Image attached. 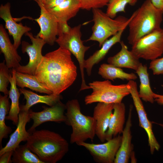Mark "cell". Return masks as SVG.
Returning <instances> with one entry per match:
<instances>
[{
  "label": "cell",
  "mask_w": 163,
  "mask_h": 163,
  "mask_svg": "<svg viewBox=\"0 0 163 163\" xmlns=\"http://www.w3.org/2000/svg\"><path fill=\"white\" fill-rule=\"evenodd\" d=\"M136 72L139 76L140 81L139 92L140 98L146 102L153 103L155 101L153 96L154 93L150 87L149 75L146 66L143 65L142 63L136 71Z\"/></svg>",
  "instance_id": "cell-27"
},
{
  "label": "cell",
  "mask_w": 163,
  "mask_h": 163,
  "mask_svg": "<svg viewBox=\"0 0 163 163\" xmlns=\"http://www.w3.org/2000/svg\"><path fill=\"white\" fill-rule=\"evenodd\" d=\"M26 143L44 163H56L69 150L68 141L59 134L47 129L35 130Z\"/></svg>",
  "instance_id": "cell-2"
},
{
  "label": "cell",
  "mask_w": 163,
  "mask_h": 163,
  "mask_svg": "<svg viewBox=\"0 0 163 163\" xmlns=\"http://www.w3.org/2000/svg\"><path fill=\"white\" fill-rule=\"evenodd\" d=\"M5 60L0 63V91L4 95H8L9 91L7 89L10 83V73L9 68L5 64Z\"/></svg>",
  "instance_id": "cell-31"
},
{
  "label": "cell",
  "mask_w": 163,
  "mask_h": 163,
  "mask_svg": "<svg viewBox=\"0 0 163 163\" xmlns=\"http://www.w3.org/2000/svg\"><path fill=\"white\" fill-rule=\"evenodd\" d=\"M130 159H131V163H136V159L135 157V152L133 151L131 152L130 157Z\"/></svg>",
  "instance_id": "cell-39"
},
{
  "label": "cell",
  "mask_w": 163,
  "mask_h": 163,
  "mask_svg": "<svg viewBox=\"0 0 163 163\" xmlns=\"http://www.w3.org/2000/svg\"><path fill=\"white\" fill-rule=\"evenodd\" d=\"M153 96L155 101H156L158 104L163 106V95L154 93Z\"/></svg>",
  "instance_id": "cell-38"
},
{
  "label": "cell",
  "mask_w": 163,
  "mask_h": 163,
  "mask_svg": "<svg viewBox=\"0 0 163 163\" xmlns=\"http://www.w3.org/2000/svg\"><path fill=\"white\" fill-rule=\"evenodd\" d=\"M8 96L0 95V144L1 149L2 148V141L3 139L7 138L8 134L12 131L11 128L7 126L5 121L6 115L8 113L11 107Z\"/></svg>",
  "instance_id": "cell-28"
},
{
  "label": "cell",
  "mask_w": 163,
  "mask_h": 163,
  "mask_svg": "<svg viewBox=\"0 0 163 163\" xmlns=\"http://www.w3.org/2000/svg\"><path fill=\"white\" fill-rule=\"evenodd\" d=\"M88 85L92 92L85 96L84 101L86 105L95 102L120 103L125 97L130 94L127 84L115 85L106 80L94 81Z\"/></svg>",
  "instance_id": "cell-6"
},
{
  "label": "cell",
  "mask_w": 163,
  "mask_h": 163,
  "mask_svg": "<svg viewBox=\"0 0 163 163\" xmlns=\"http://www.w3.org/2000/svg\"><path fill=\"white\" fill-rule=\"evenodd\" d=\"M0 49L4 56L5 64L9 68L15 69L21 65V60L17 49L10 41L8 35L2 24L0 25Z\"/></svg>",
  "instance_id": "cell-18"
},
{
  "label": "cell",
  "mask_w": 163,
  "mask_h": 163,
  "mask_svg": "<svg viewBox=\"0 0 163 163\" xmlns=\"http://www.w3.org/2000/svg\"><path fill=\"white\" fill-rule=\"evenodd\" d=\"M80 9V3L77 0H67L56 7L46 9L59 22H66L75 16Z\"/></svg>",
  "instance_id": "cell-23"
},
{
  "label": "cell",
  "mask_w": 163,
  "mask_h": 163,
  "mask_svg": "<svg viewBox=\"0 0 163 163\" xmlns=\"http://www.w3.org/2000/svg\"><path fill=\"white\" fill-rule=\"evenodd\" d=\"M17 86L21 88H27L33 91L47 94H53L47 88L40 83L35 75L23 73L15 70Z\"/></svg>",
  "instance_id": "cell-25"
},
{
  "label": "cell",
  "mask_w": 163,
  "mask_h": 163,
  "mask_svg": "<svg viewBox=\"0 0 163 163\" xmlns=\"http://www.w3.org/2000/svg\"><path fill=\"white\" fill-rule=\"evenodd\" d=\"M67 0H50L45 4L43 5L46 9L56 7L62 3Z\"/></svg>",
  "instance_id": "cell-36"
},
{
  "label": "cell",
  "mask_w": 163,
  "mask_h": 163,
  "mask_svg": "<svg viewBox=\"0 0 163 163\" xmlns=\"http://www.w3.org/2000/svg\"><path fill=\"white\" fill-rule=\"evenodd\" d=\"M121 139L122 136L118 135L102 144L84 142L80 143L79 145L83 147L88 151L96 162L114 163Z\"/></svg>",
  "instance_id": "cell-11"
},
{
  "label": "cell",
  "mask_w": 163,
  "mask_h": 163,
  "mask_svg": "<svg viewBox=\"0 0 163 163\" xmlns=\"http://www.w3.org/2000/svg\"><path fill=\"white\" fill-rule=\"evenodd\" d=\"M92 10L94 24L92 27V34L87 41H96L98 42L100 47L109 37L122 30L125 29L132 18V15L129 18L119 16L113 18L100 8Z\"/></svg>",
  "instance_id": "cell-5"
},
{
  "label": "cell",
  "mask_w": 163,
  "mask_h": 163,
  "mask_svg": "<svg viewBox=\"0 0 163 163\" xmlns=\"http://www.w3.org/2000/svg\"><path fill=\"white\" fill-rule=\"evenodd\" d=\"M125 114L126 107L123 103L114 104L113 111L106 133V141L122 133L124 128Z\"/></svg>",
  "instance_id": "cell-20"
},
{
  "label": "cell",
  "mask_w": 163,
  "mask_h": 163,
  "mask_svg": "<svg viewBox=\"0 0 163 163\" xmlns=\"http://www.w3.org/2000/svg\"><path fill=\"white\" fill-rule=\"evenodd\" d=\"M11 7L9 2L4 5L1 4L0 6V17L5 22V29L8 30L9 35L12 36L13 44L17 49L21 43L22 36L30 32L31 29L26 25L24 26L21 23H16L11 16Z\"/></svg>",
  "instance_id": "cell-14"
},
{
  "label": "cell",
  "mask_w": 163,
  "mask_h": 163,
  "mask_svg": "<svg viewBox=\"0 0 163 163\" xmlns=\"http://www.w3.org/2000/svg\"><path fill=\"white\" fill-rule=\"evenodd\" d=\"M127 84L138 115L139 126L143 128L146 133L150 153L153 154L155 151L159 150L160 145L153 132L152 122L150 121L148 119L139 95L136 82L134 80H131L129 81Z\"/></svg>",
  "instance_id": "cell-9"
},
{
  "label": "cell",
  "mask_w": 163,
  "mask_h": 163,
  "mask_svg": "<svg viewBox=\"0 0 163 163\" xmlns=\"http://www.w3.org/2000/svg\"><path fill=\"white\" fill-rule=\"evenodd\" d=\"M138 0H110L107 5L106 13L110 17L114 18L117 13L125 12L127 5H134Z\"/></svg>",
  "instance_id": "cell-30"
},
{
  "label": "cell",
  "mask_w": 163,
  "mask_h": 163,
  "mask_svg": "<svg viewBox=\"0 0 163 163\" xmlns=\"http://www.w3.org/2000/svg\"><path fill=\"white\" fill-rule=\"evenodd\" d=\"M149 69L152 71L154 75L163 74V57L152 60Z\"/></svg>",
  "instance_id": "cell-33"
},
{
  "label": "cell",
  "mask_w": 163,
  "mask_h": 163,
  "mask_svg": "<svg viewBox=\"0 0 163 163\" xmlns=\"http://www.w3.org/2000/svg\"><path fill=\"white\" fill-rule=\"evenodd\" d=\"M11 74L9 78L10 84L9 92V97L11 100V104L8 115L6 117V120H10L13 124L17 126L18 120V115L20 111L19 99L21 94L19 89L17 87L15 79V70L12 68Z\"/></svg>",
  "instance_id": "cell-24"
},
{
  "label": "cell",
  "mask_w": 163,
  "mask_h": 163,
  "mask_svg": "<svg viewBox=\"0 0 163 163\" xmlns=\"http://www.w3.org/2000/svg\"><path fill=\"white\" fill-rule=\"evenodd\" d=\"M125 30H120L111 37L106 40L100 49L96 51L85 60L84 68L88 76L91 74L92 69L94 66L99 63L104 59L113 46L118 43H120L122 34Z\"/></svg>",
  "instance_id": "cell-21"
},
{
  "label": "cell",
  "mask_w": 163,
  "mask_h": 163,
  "mask_svg": "<svg viewBox=\"0 0 163 163\" xmlns=\"http://www.w3.org/2000/svg\"><path fill=\"white\" fill-rule=\"evenodd\" d=\"M98 73L105 79L113 81L117 78L129 81L135 80L137 78L134 73H126L121 68L109 64H102L99 68Z\"/></svg>",
  "instance_id": "cell-26"
},
{
  "label": "cell",
  "mask_w": 163,
  "mask_h": 163,
  "mask_svg": "<svg viewBox=\"0 0 163 163\" xmlns=\"http://www.w3.org/2000/svg\"><path fill=\"white\" fill-rule=\"evenodd\" d=\"M37 0L40 2L43 5L45 4L46 2H47L50 0Z\"/></svg>",
  "instance_id": "cell-40"
},
{
  "label": "cell",
  "mask_w": 163,
  "mask_h": 163,
  "mask_svg": "<svg viewBox=\"0 0 163 163\" xmlns=\"http://www.w3.org/2000/svg\"><path fill=\"white\" fill-rule=\"evenodd\" d=\"M163 14L150 0H145L132 15L128 26V43L132 45L143 37L161 28Z\"/></svg>",
  "instance_id": "cell-3"
},
{
  "label": "cell",
  "mask_w": 163,
  "mask_h": 163,
  "mask_svg": "<svg viewBox=\"0 0 163 163\" xmlns=\"http://www.w3.org/2000/svg\"><path fill=\"white\" fill-rule=\"evenodd\" d=\"M66 105V119L65 123L71 126L72 129L70 143L79 145L88 139L92 141L96 135V122L93 117L82 114L79 102L76 99L69 100Z\"/></svg>",
  "instance_id": "cell-4"
},
{
  "label": "cell",
  "mask_w": 163,
  "mask_h": 163,
  "mask_svg": "<svg viewBox=\"0 0 163 163\" xmlns=\"http://www.w3.org/2000/svg\"><path fill=\"white\" fill-rule=\"evenodd\" d=\"M42 107L43 110L40 112H35L29 110L31 119L33 121L32 125L27 130L30 133L35 130L37 127L44 123L51 121L65 123L66 121V116L64 114L66 105L61 101L52 106H43Z\"/></svg>",
  "instance_id": "cell-12"
},
{
  "label": "cell",
  "mask_w": 163,
  "mask_h": 163,
  "mask_svg": "<svg viewBox=\"0 0 163 163\" xmlns=\"http://www.w3.org/2000/svg\"><path fill=\"white\" fill-rule=\"evenodd\" d=\"M36 1L40 8V17L35 20L40 28L37 36L43 39L46 43L53 45L58 35L59 22L56 18L49 12L40 2Z\"/></svg>",
  "instance_id": "cell-13"
},
{
  "label": "cell",
  "mask_w": 163,
  "mask_h": 163,
  "mask_svg": "<svg viewBox=\"0 0 163 163\" xmlns=\"http://www.w3.org/2000/svg\"><path fill=\"white\" fill-rule=\"evenodd\" d=\"M133 107L132 105L129 107L127 119L122 133L120 145L114 163H128L130 154L133 151L131 131Z\"/></svg>",
  "instance_id": "cell-17"
},
{
  "label": "cell",
  "mask_w": 163,
  "mask_h": 163,
  "mask_svg": "<svg viewBox=\"0 0 163 163\" xmlns=\"http://www.w3.org/2000/svg\"><path fill=\"white\" fill-rule=\"evenodd\" d=\"M81 27L79 24L71 28L68 32L58 36L56 40L59 47L69 51L78 62L82 79L79 91L90 88L85 83L84 72L85 53L90 46H85L81 39Z\"/></svg>",
  "instance_id": "cell-7"
},
{
  "label": "cell",
  "mask_w": 163,
  "mask_h": 163,
  "mask_svg": "<svg viewBox=\"0 0 163 163\" xmlns=\"http://www.w3.org/2000/svg\"><path fill=\"white\" fill-rule=\"evenodd\" d=\"M154 123H156V124H157L160 126H161L162 127H163V123H156L154 122H153Z\"/></svg>",
  "instance_id": "cell-41"
},
{
  "label": "cell",
  "mask_w": 163,
  "mask_h": 163,
  "mask_svg": "<svg viewBox=\"0 0 163 163\" xmlns=\"http://www.w3.org/2000/svg\"><path fill=\"white\" fill-rule=\"evenodd\" d=\"M25 35L29 37L32 42L30 44L23 41L21 43L22 52L27 53L29 57V62L27 65H20L15 69L18 72L35 75L37 69L43 57L42 50L46 43L43 39L37 35L34 36L30 32Z\"/></svg>",
  "instance_id": "cell-10"
},
{
  "label": "cell",
  "mask_w": 163,
  "mask_h": 163,
  "mask_svg": "<svg viewBox=\"0 0 163 163\" xmlns=\"http://www.w3.org/2000/svg\"><path fill=\"white\" fill-rule=\"evenodd\" d=\"M71 28V27L68 25L67 22H59L58 37L68 32Z\"/></svg>",
  "instance_id": "cell-35"
},
{
  "label": "cell",
  "mask_w": 163,
  "mask_h": 163,
  "mask_svg": "<svg viewBox=\"0 0 163 163\" xmlns=\"http://www.w3.org/2000/svg\"><path fill=\"white\" fill-rule=\"evenodd\" d=\"M19 89L21 93L24 95V98L26 100L25 105L20 106V110H29L32 106L39 103L45 104L51 107L60 101L62 98L60 94H52L41 95L24 88H21Z\"/></svg>",
  "instance_id": "cell-22"
},
{
  "label": "cell",
  "mask_w": 163,
  "mask_h": 163,
  "mask_svg": "<svg viewBox=\"0 0 163 163\" xmlns=\"http://www.w3.org/2000/svg\"><path fill=\"white\" fill-rule=\"evenodd\" d=\"M138 58L152 60L163 53V29L143 37L132 45L131 50Z\"/></svg>",
  "instance_id": "cell-8"
},
{
  "label": "cell",
  "mask_w": 163,
  "mask_h": 163,
  "mask_svg": "<svg viewBox=\"0 0 163 163\" xmlns=\"http://www.w3.org/2000/svg\"><path fill=\"white\" fill-rule=\"evenodd\" d=\"M114 104L98 102L94 109L93 117L96 122L95 135L102 142L106 141V133Z\"/></svg>",
  "instance_id": "cell-16"
},
{
  "label": "cell",
  "mask_w": 163,
  "mask_h": 163,
  "mask_svg": "<svg viewBox=\"0 0 163 163\" xmlns=\"http://www.w3.org/2000/svg\"><path fill=\"white\" fill-rule=\"evenodd\" d=\"M152 5L163 14V0H150Z\"/></svg>",
  "instance_id": "cell-37"
},
{
  "label": "cell",
  "mask_w": 163,
  "mask_h": 163,
  "mask_svg": "<svg viewBox=\"0 0 163 163\" xmlns=\"http://www.w3.org/2000/svg\"><path fill=\"white\" fill-rule=\"evenodd\" d=\"M120 51L113 56L109 57L107 62L109 64L120 68H124L137 70L141 63L139 59L129 51L123 41H121Z\"/></svg>",
  "instance_id": "cell-19"
},
{
  "label": "cell",
  "mask_w": 163,
  "mask_h": 163,
  "mask_svg": "<svg viewBox=\"0 0 163 163\" xmlns=\"http://www.w3.org/2000/svg\"><path fill=\"white\" fill-rule=\"evenodd\" d=\"M31 119L29 110H20L17 128L10 136L9 139L5 146L1 149L0 156L6 152L14 150L21 142L27 141L31 133L26 130V126Z\"/></svg>",
  "instance_id": "cell-15"
},
{
  "label": "cell",
  "mask_w": 163,
  "mask_h": 163,
  "mask_svg": "<svg viewBox=\"0 0 163 163\" xmlns=\"http://www.w3.org/2000/svg\"><path fill=\"white\" fill-rule=\"evenodd\" d=\"M80 5L81 9L89 11L95 8H102L107 6L110 0H77Z\"/></svg>",
  "instance_id": "cell-32"
},
{
  "label": "cell",
  "mask_w": 163,
  "mask_h": 163,
  "mask_svg": "<svg viewBox=\"0 0 163 163\" xmlns=\"http://www.w3.org/2000/svg\"><path fill=\"white\" fill-rule=\"evenodd\" d=\"M13 150L6 152L0 156V163H12V158Z\"/></svg>",
  "instance_id": "cell-34"
},
{
  "label": "cell",
  "mask_w": 163,
  "mask_h": 163,
  "mask_svg": "<svg viewBox=\"0 0 163 163\" xmlns=\"http://www.w3.org/2000/svg\"><path fill=\"white\" fill-rule=\"evenodd\" d=\"M77 75L71 53L59 47L43 56L35 75L53 94H59L73 84Z\"/></svg>",
  "instance_id": "cell-1"
},
{
  "label": "cell",
  "mask_w": 163,
  "mask_h": 163,
  "mask_svg": "<svg viewBox=\"0 0 163 163\" xmlns=\"http://www.w3.org/2000/svg\"><path fill=\"white\" fill-rule=\"evenodd\" d=\"M12 160L14 163H44L26 144L19 145L14 150Z\"/></svg>",
  "instance_id": "cell-29"
}]
</instances>
